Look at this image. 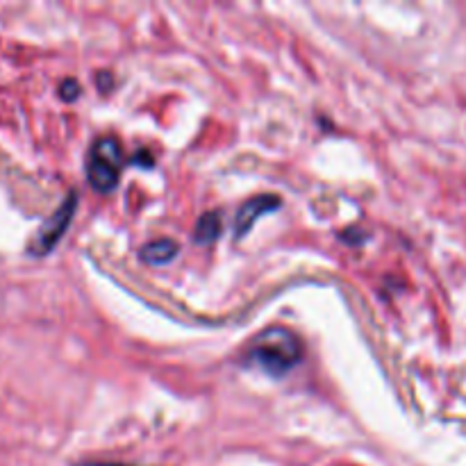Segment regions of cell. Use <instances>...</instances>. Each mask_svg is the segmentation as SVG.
I'll use <instances>...</instances> for the list:
<instances>
[{
	"instance_id": "cell-3",
	"label": "cell",
	"mask_w": 466,
	"mask_h": 466,
	"mask_svg": "<svg viewBox=\"0 0 466 466\" xmlns=\"http://www.w3.org/2000/svg\"><path fill=\"white\" fill-rule=\"evenodd\" d=\"M77 209V194L76 191H68V196L64 198V203L41 223V228L36 230L35 239L27 246V253L35 255V258H44L48 255L55 246L59 244V239L64 237V232L68 230L73 221V214Z\"/></svg>"
},
{
	"instance_id": "cell-7",
	"label": "cell",
	"mask_w": 466,
	"mask_h": 466,
	"mask_svg": "<svg viewBox=\"0 0 466 466\" xmlns=\"http://www.w3.org/2000/svg\"><path fill=\"white\" fill-rule=\"evenodd\" d=\"M59 96H62L64 100H76L77 96H80V85H77V80H73V77H68V80H64L62 85H59Z\"/></svg>"
},
{
	"instance_id": "cell-1",
	"label": "cell",
	"mask_w": 466,
	"mask_h": 466,
	"mask_svg": "<svg viewBox=\"0 0 466 466\" xmlns=\"http://www.w3.org/2000/svg\"><path fill=\"white\" fill-rule=\"evenodd\" d=\"M303 360L299 335L287 328H267L248 346V362L271 378H282Z\"/></svg>"
},
{
	"instance_id": "cell-4",
	"label": "cell",
	"mask_w": 466,
	"mask_h": 466,
	"mask_svg": "<svg viewBox=\"0 0 466 466\" xmlns=\"http://www.w3.org/2000/svg\"><path fill=\"white\" fill-rule=\"evenodd\" d=\"M280 205H282V200L278 198V196H255V198L246 200L235 217V237L237 239H241V237H244L246 232H248L250 228L258 223L259 217H264V214H268V212H276V209H280Z\"/></svg>"
},
{
	"instance_id": "cell-2",
	"label": "cell",
	"mask_w": 466,
	"mask_h": 466,
	"mask_svg": "<svg viewBox=\"0 0 466 466\" xmlns=\"http://www.w3.org/2000/svg\"><path fill=\"white\" fill-rule=\"evenodd\" d=\"M123 167V150L114 137H100L94 141L86 159V177L96 191H109L116 187Z\"/></svg>"
},
{
	"instance_id": "cell-8",
	"label": "cell",
	"mask_w": 466,
	"mask_h": 466,
	"mask_svg": "<svg viewBox=\"0 0 466 466\" xmlns=\"http://www.w3.org/2000/svg\"><path fill=\"white\" fill-rule=\"evenodd\" d=\"M76 466H130V464H112V462H85V464H76Z\"/></svg>"
},
{
	"instance_id": "cell-6",
	"label": "cell",
	"mask_w": 466,
	"mask_h": 466,
	"mask_svg": "<svg viewBox=\"0 0 466 466\" xmlns=\"http://www.w3.org/2000/svg\"><path fill=\"white\" fill-rule=\"evenodd\" d=\"M223 230L221 212H205L194 228V241L200 246L214 244Z\"/></svg>"
},
{
	"instance_id": "cell-5",
	"label": "cell",
	"mask_w": 466,
	"mask_h": 466,
	"mask_svg": "<svg viewBox=\"0 0 466 466\" xmlns=\"http://www.w3.org/2000/svg\"><path fill=\"white\" fill-rule=\"evenodd\" d=\"M141 259L146 264H153V267H162V264H168L176 259L177 255V244L171 239H157L148 241V244L141 248Z\"/></svg>"
}]
</instances>
